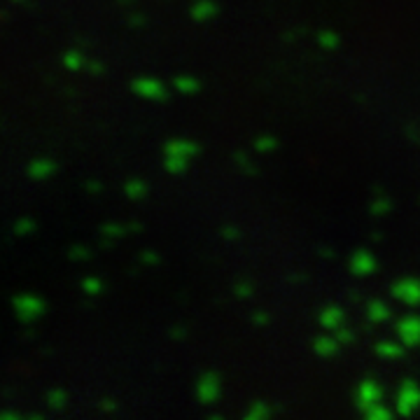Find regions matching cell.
I'll use <instances>...</instances> for the list:
<instances>
[{
	"label": "cell",
	"instance_id": "obj_9",
	"mask_svg": "<svg viewBox=\"0 0 420 420\" xmlns=\"http://www.w3.org/2000/svg\"><path fill=\"white\" fill-rule=\"evenodd\" d=\"M339 320H341V313L336 308H327L325 313L320 315L322 327H327V329H334L336 325H339ZM336 329H339V327H336Z\"/></svg>",
	"mask_w": 420,
	"mask_h": 420
},
{
	"label": "cell",
	"instance_id": "obj_12",
	"mask_svg": "<svg viewBox=\"0 0 420 420\" xmlns=\"http://www.w3.org/2000/svg\"><path fill=\"white\" fill-rule=\"evenodd\" d=\"M367 416L369 418H378V420H386L388 418V411L383 409V406H378V401H376V404H371L369 409H367Z\"/></svg>",
	"mask_w": 420,
	"mask_h": 420
},
{
	"label": "cell",
	"instance_id": "obj_17",
	"mask_svg": "<svg viewBox=\"0 0 420 420\" xmlns=\"http://www.w3.org/2000/svg\"><path fill=\"white\" fill-rule=\"evenodd\" d=\"M96 287H98V283H96V280H94V283H92V280H84V292H89V294H92V292H98Z\"/></svg>",
	"mask_w": 420,
	"mask_h": 420
},
{
	"label": "cell",
	"instance_id": "obj_11",
	"mask_svg": "<svg viewBox=\"0 0 420 420\" xmlns=\"http://www.w3.org/2000/svg\"><path fill=\"white\" fill-rule=\"evenodd\" d=\"M369 315L374 317V320H383V317H388V308L383 304H371L369 306Z\"/></svg>",
	"mask_w": 420,
	"mask_h": 420
},
{
	"label": "cell",
	"instance_id": "obj_8",
	"mask_svg": "<svg viewBox=\"0 0 420 420\" xmlns=\"http://www.w3.org/2000/svg\"><path fill=\"white\" fill-rule=\"evenodd\" d=\"M136 92L143 94V96H152V98H159V96H161V87H159L157 82L140 80V82H136Z\"/></svg>",
	"mask_w": 420,
	"mask_h": 420
},
{
	"label": "cell",
	"instance_id": "obj_2",
	"mask_svg": "<svg viewBox=\"0 0 420 420\" xmlns=\"http://www.w3.org/2000/svg\"><path fill=\"white\" fill-rule=\"evenodd\" d=\"M392 294L406 304H418L420 302V283L418 280H401V283L392 287Z\"/></svg>",
	"mask_w": 420,
	"mask_h": 420
},
{
	"label": "cell",
	"instance_id": "obj_7",
	"mask_svg": "<svg viewBox=\"0 0 420 420\" xmlns=\"http://www.w3.org/2000/svg\"><path fill=\"white\" fill-rule=\"evenodd\" d=\"M353 269H355V273H369L374 269V262L367 252H357L355 260H353Z\"/></svg>",
	"mask_w": 420,
	"mask_h": 420
},
{
	"label": "cell",
	"instance_id": "obj_6",
	"mask_svg": "<svg viewBox=\"0 0 420 420\" xmlns=\"http://www.w3.org/2000/svg\"><path fill=\"white\" fill-rule=\"evenodd\" d=\"M40 311V304L35 302V299L31 297H19L17 299V313H19L21 317H31Z\"/></svg>",
	"mask_w": 420,
	"mask_h": 420
},
{
	"label": "cell",
	"instance_id": "obj_14",
	"mask_svg": "<svg viewBox=\"0 0 420 420\" xmlns=\"http://www.w3.org/2000/svg\"><path fill=\"white\" fill-rule=\"evenodd\" d=\"M206 14H210V5H196V8H194V17H196V19H201V17H206Z\"/></svg>",
	"mask_w": 420,
	"mask_h": 420
},
{
	"label": "cell",
	"instance_id": "obj_19",
	"mask_svg": "<svg viewBox=\"0 0 420 420\" xmlns=\"http://www.w3.org/2000/svg\"><path fill=\"white\" fill-rule=\"evenodd\" d=\"M59 399H61L59 395H50V406H59V404H61Z\"/></svg>",
	"mask_w": 420,
	"mask_h": 420
},
{
	"label": "cell",
	"instance_id": "obj_16",
	"mask_svg": "<svg viewBox=\"0 0 420 420\" xmlns=\"http://www.w3.org/2000/svg\"><path fill=\"white\" fill-rule=\"evenodd\" d=\"M178 89H182V92H187V89H194V82H191V80H185V77H180V80H178Z\"/></svg>",
	"mask_w": 420,
	"mask_h": 420
},
{
	"label": "cell",
	"instance_id": "obj_18",
	"mask_svg": "<svg viewBox=\"0 0 420 420\" xmlns=\"http://www.w3.org/2000/svg\"><path fill=\"white\" fill-rule=\"evenodd\" d=\"M126 191H129V194H134V199L138 194H140V185H129V187H126Z\"/></svg>",
	"mask_w": 420,
	"mask_h": 420
},
{
	"label": "cell",
	"instance_id": "obj_20",
	"mask_svg": "<svg viewBox=\"0 0 420 420\" xmlns=\"http://www.w3.org/2000/svg\"><path fill=\"white\" fill-rule=\"evenodd\" d=\"M339 339H341V341H348V339H350V334H348V332H341Z\"/></svg>",
	"mask_w": 420,
	"mask_h": 420
},
{
	"label": "cell",
	"instance_id": "obj_15",
	"mask_svg": "<svg viewBox=\"0 0 420 420\" xmlns=\"http://www.w3.org/2000/svg\"><path fill=\"white\" fill-rule=\"evenodd\" d=\"M47 171H50V164H33L31 166L33 176H42V173H47Z\"/></svg>",
	"mask_w": 420,
	"mask_h": 420
},
{
	"label": "cell",
	"instance_id": "obj_5",
	"mask_svg": "<svg viewBox=\"0 0 420 420\" xmlns=\"http://www.w3.org/2000/svg\"><path fill=\"white\" fill-rule=\"evenodd\" d=\"M215 395H218V383H215V378L213 376H203L201 378V383H199V397L201 401H213L215 399Z\"/></svg>",
	"mask_w": 420,
	"mask_h": 420
},
{
	"label": "cell",
	"instance_id": "obj_10",
	"mask_svg": "<svg viewBox=\"0 0 420 420\" xmlns=\"http://www.w3.org/2000/svg\"><path fill=\"white\" fill-rule=\"evenodd\" d=\"M336 346H339V344H334V341H329V339L315 341V350L322 353V355H332V353L336 350Z\"/></svg>",
	"mask_w": 420,
	"mask_h": 420
},
{
	"label": "cell",
	"instance_id": "obj_1",
	"mask_svg": "<svg viewBox=\"0 0 420 420\" xmlns=\"http://www.w3.org/2000/svg\"><path fill=\"white\" fill-rule=\"evenodd\" d=\"M420 401V392L416 388L413 381H404L401 383V390H399V397H397V411L401 416H409V413L416 409Z\"/></svg>",
	"mask_w": 420,
	"mask_h": 420
},
{
	"label": "cell",
	"instance_id": "obj_3",
	"mask_svg": "<svg viewBox=\"0 0 420 420\" xmlns=\"http://www.w3.org/2000/svg\"><path fill=\"white\" fill-rule=\"evenodd\" d=\"M399 336L404 339L406 346L420 344V317H406L399 322Z\"/></svg>",
	"mask_w": 420,
	"mask_h": 420
},
{
	"label": "cell",
	"instance_id": "obj_4",
	"mask_svg": "<svg viewBox=\"0 0 420 420\" xmlns=\"http://www.w3.org/2000/svg\"><path fill=\"white\" fill-rule=\"evenodd\" d=\"M378 397H381V392H378V388L371 381H367V383H362V386H359L357 401H359V406H362L364 411H367L371 404H376Z\"/></svg>",
	"mask_w": 420,
	"mask_h": 420
},
{
	"label": "cell",
	"instance_id": "obj_13",
	"mask_svg": "<svg viewBox=\"0 0 420 420\" xmlns=\"http://www.w3.org/2000/svg\"><path fill=\"white\" fill-rule=\"evenodd\" d=\"M378 353H381V355H399V348L395 346V344H381L376 348Z\"/></svg>",
	"mask_w": 420,
	"mask_h": 420
}]
</instances>
